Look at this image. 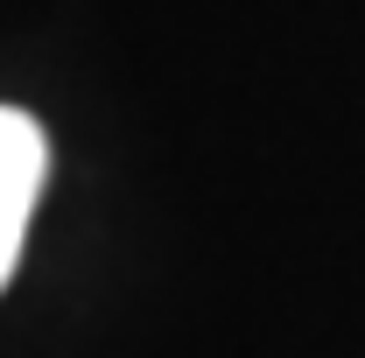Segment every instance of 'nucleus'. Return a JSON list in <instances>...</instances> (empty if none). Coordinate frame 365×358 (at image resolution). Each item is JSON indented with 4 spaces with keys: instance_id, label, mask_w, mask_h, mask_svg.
<instances>
[{
    "instance_id": "f257e3e1",
    "label": "nucleus",
    "mask_w": 365,
    "mask_h": 358,
    "mask_svg": "<svg viewBox=\"0 0 365 358\" xmlns=\"http://www.w3.org/2000/svg\"><path fill=\"white\" fill-rule=\"evenodd\" d=\"M49 176V134L21 113V106H0V288L21 260V239L36 218V197Z\"/></svg>"
}]
</instances>
